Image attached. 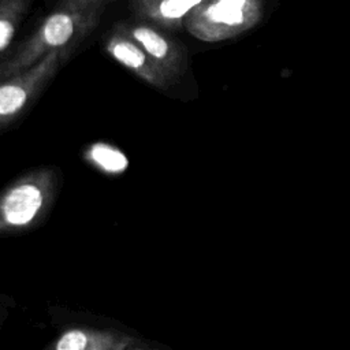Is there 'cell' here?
<instances>
[{"mask_svg":"<svg viewBox=\"0 0 350 350\" xmlns=\"http://www.w3.org/2000/svg\"><path fill=\"white\" fill-rule=\"evenodd\" d=\"M103 12L104 4L78 11L56 10L11 57L0 63V81L31 67L55 49L79 44L96 29Z\"/></svg>","mask_w":350,"mask_h":350,"instance_id":"obj_1","label":"cell"},{"mask_svg":"<svg viewBox=\"0 0 350 350\" xmlns=\"http://www.w3.org/2000/svg\"><path fill=\"white\" fill-rule=\"evenodd\" d=\"M262 0H205L183 21L186 30L205 42L234 38L262 18Z\"/></svg>","mask_w":350,"mask_h":350,"instance_id":"obj_2","label":"cell"},{"mask_svg":"<svg viewBox=\"0 0 350 350\" xmlns=\"http://www.w3.org/2000/svg\"><path fill=\"white\" fill-rule=\"evenodd\" d=\"M72 49L74 46L55 49L31 67L0 83V124L8 123L26 108L55 77L62 64L72 53Z\"/></svg>","mask_w":350,"mask_h":350,"instance_id":"obj_3","label":"cell"},{"mask_svg":"<svg viewBox=\"0 0 350 350\" xmlns=\"http://www.w3.org/2000/svg\"><path fill=\"white\" fill-rule=\"evenodd\" d=\"M46 172H33L12 183L0 196V231L22 230L41 216L49 204Z\"/></svg>","mask_w":350,"mask_h":350,"instance_id":"obj_4","label":"cell"},{"mask_svg":"<svg viewBox=\"0 0 350 350\" xmlns=\"http://www.w3.org/2000/svg\"><path fill=\"white\" fill-rule=\"evenodd\" d=\"M118 27L138 42L145 52L172 78L178 81L185 74L187 67V56L185 48L178 41L161 33L153 25L145 22L120 23Z\"/></svg>","mask_w":350,"mask_h":350,"instance_id":"obj_5","label":"cell"},{"mask_svg":"<svg viewBox=\"0 0 350 350\" xmlns=\"http://www.w3.org/2000/svg\"><path fill=\"white\" fill-rule=\"evenodd\" d=\"M105 49L115 60L157 89H168L176 82V79L167 74L138 42L123 33L118 26L108 36Z\"/></svg>","mask_w":350,"mask_h":350,"instance_id":"obj_6","label":"cell"},{"mask_svg":"<svg viewBox=\"0 0 350 350\" xmlns=\"http://www.w3.org/2000/svg\"><path fill=\"white\" fill-rule=\"evenodd\" d=\"M137 339L118 331L71 328L64 331L49 350H127Z\"/></svg>","mask_w":350,"mask_h":350,"instance_id":"obj_7","label":"cell"},{"mask_svg":"<svg viewBox=\"0 0 350 350\" xmlns=\"http://www.w3.org/2000/svg\"><path fill=\"white\" fill-rule=\"evenodd\" d=\"M205 0H134L135 14L157 26L178 29L189 12Z\"/></svg>","mask_w":350,"mask_h":350,"instance_id":"obj_8","label":"cell"},{"mask_svg":"<svg viewBox=\"0 0 350 350\" xmlns=\"http://www.w3.org/2000/svg\"><path fill=\"white\" fill-rule=\"evenodd\" d=\"M31 0H0V52L12 41Z\"/></svg>","mask_w":350,"mask_h":350,"instance_id":"obj_9","label":"cell"},{"mask_svg":"<svg viewBox=\"0 0 350 350\" xmlns=\"http://www.w3.org/2000/svg\"><path fill=\"white\" fill-rule=\"evenodd\" d=\"M86 157L107 174H122L129 167V160L122 150L103 142L93 144L88 149Z\"/></svg>","mask_w":350,"mask_h":350,"instance_id":"obj_10","label":"cell"},{"mask_svg":"<svg viewBox=\"0 0 350 350\" xmlns=\"http://www.w3.org/2000/svg\"><path fill=\"white\" fill-rule=\"evenodd\" d=\"M104 1H107V0H59L56 8L78 11V10H83V8L92 7V5L104 4Z\"/></svg>","mask_w":350,"mask_h":350,"instance_id":"obj_11","label":"cell"},{"mask_svg":"<svg viewBox=\"0 0 350 350\" xmlns=\"http://www.w3.org/2000/svg\"><path fill=\"white\" fill-rule=\"evenodd\" d=\"M127 350H154V349H149V347H146V346H138V345H135V346H133V347H130V349H127Z\"/></svg>","mask_w":350,"mask_h":350,"instance_id":"obj_12","label":"cell"}]
</instances>
